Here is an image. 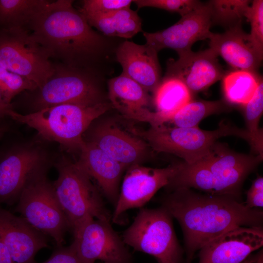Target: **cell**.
<instances>
[{"label":"cell","mask_w":263,"mask_h":263,"mask_svg":"<svg viewBox=\"0 0 263 263\" xmlns=\"http://www.w3.org/2000/svg\"><path fill=\"white\" fill-rule=\"evenodd\" d=\"M161 203L181 226L188 263L197 251L233 228L262 227L263 211L228 196L179 188L165 195Z\"/></svg>","instance_id":"cell-1"},{"label":"cell","mask_w":263,"mask_h":263,"mask_svg":"<svg viewBox=\"0 0 263 263\" xmlns=\"http://www.w3.org/2000/svg\"><path fill=\"white\" fill-rule=\"evenodd\" d=\"M71 0L48 2L27 28L51 57L74 67L89 69L103 50V38L93 30Z\"/></svg>","instance_id":"cell-2"},{"label":"cell","mask_w":263,"mask_h":263,"mask_svg":"<svg viewBox=\"0 0 263 263\" xmlns=\"http://www.w3.org/2000/svg\"><path fill=\"white\" fill-rule=\"evenodd\" d=\"M263 158L260 155L237 152L217 141L210 152L199 161L191 164L178 163L177 171L168 189L191 188L241 201L244 182Z\"/></svg>","instance_id":"cell-3"},{"label":"cell","mask_w":263,"mask_h":263,"mask_svg":"<svg viewBox=\"0 0 263 263\" xmlns=\"http://www.w3.org/2000/svg\"><path fill=\"white\" fill-rule=\"evenodd\" d=\"M112 106L106 102L92 106L65 104L25 114L12 110L8 116L35 129L45 140L56 142L68 150H80L85 142V131Z\"/></svg>","instance_id":"cell-4"},{"label":"cell","mask_w":263,"mask_h":263,"mask_svg":"<svg viewBox=\"0 0 263 263\" xmlns=\"http://www.w3.org/2000/svg\"><path fill=\"white\" fill-rule=\"evenodd\" d=\"M215 130L197 128L167 127L164 124L151 126L147 130L132 129L131 132L143 139L154 150L173 154L188 164L195 163L207 155L218 139L235 136L249 143L245 129L221 121Z\"/></svg>","instance_id":"cell-5"},{"label":"cell","mask_w":263,"mask_h":263,"mask_svg":"<svg viewBox=\"0 0 263 263\" xmlns=\"http://www.w3.org/2000/svg\"><path fill=\"white\" fill-rule=\"evenodd\" d=\"M55 167L58 177L53 186L73 233L91 219L110 220L99 191L75 163L62 156Z\"/></svg>","instance_id":"cell-6"},{"label":"cell","mask_w":263,"mask_h":263,"mask_svg":"<svg viewBox=\"0 0 263 263\" xmlns=\"http://www.w3.org/2000/svg\"><path fill=\"white\" fill-rule=\"evenodd\" d=\"M46 171L38 172L24 187L18 198L16 211L36 230L52 238L60 247L70 227Z\"/></svg>","instance_id":"cell-7"},{"label":"cell","mask_w":263,"mask_h":263,"mask_svg":"<svg viewBox=\"0 0 263 263\" xmlns=\"http://www.w3.org/2000/svg\"><path fill=\"white\" fill-rule=\"evenodd\" d=\"M172 217L161 207L141 209L124 232L125 244L153 256L157 262L179 263L182 249L177 240Z\"/></svg>","instance_id":"cell-8"},{"label":"cell","mask_w":263,"mask_h":263,"mask_svg":"<svg viewBox=\"0 0 263 263\" xmlns=\"http://www.w3.org/2000/svg\"><path fill=\"white\" fill-rule=\"evenodd\" d=\"M51 58L27 27L0 29V64L31 81L37 89L54 72Z\"/></svg>","instance_id":"cell-9"},{"label":"cell","mask_w":263,"mask_h":263,"mask_svg":"<svg viewBox=\"0 0 263 263\" xmlns=\"http://www.w3.org/2000/svg\"><path fill=\"white\" fill-rule=\"evenodd\" d=\"M36 90L34 112L60 104L92 106L105 102L90 69L61 63L54 64L52 75Z\"/></svg>","instance_id":"cell-10"},{"label":"cell","mask_w":263,"mask_h":263,"mask_svg":"<svg viewBox=\"0 0 263 263\" xmlns=\"http://www.w3.org/2000/svg\"><path fill=\"white\" fill-rule=\"evenodd\" d=\"M72 243L79 263H132L126 244L110 221L91 219L73 233Z\"/></svg>","instance_id":"cell-11"},{"label":"cell","mask_w":263,"mask_h":263,"mask_svg":"<svg viewBox=\"0 0 263 263\" xmlns=\"http://www.w3.org/2000/svg\"><path fill=\"white\" fill-rule=\"evenodd\" d=\"M45 151L34 145L14 147L0 158V204L17 200L28 182L47 169Z\"/></svg>","instance_id":"cell-12"},{"label":"cell","mask_w":263,"mask_h":263,"mask_svg":"<svg viewBox=\"0 0 263 263\" xmlns=\"http://www.w3.org/2000/svg\"><path fill=\"white\" fill-rule=\"evenodd\" d=\"M178 163L164 168H152L134 164L124 176L112 216L113 222L120 221L128 210L140 207L163 187H166L176 173Z\"/></svg>","instance_id":"cell-13"},{"label":"cell","mask_w":263,"mask_h":263,"mask_svg":"<svg viewBox=\"0 0 263 263\" xmlns=\"http://www.w3.org/2000/svg\"><path fill=\"white\" fill-rule=\"evenodd\" d=\"M212 22L209 2L202 3L169 27L155 33L144 32L143 35L146 44L157 52L169 48L178 54L191 50L195 42L208 39L212 33L210 28Z\"/></svg>","instance_id":"cell-14"},{"label":"cell","mask_w":263,"mask_h":263,"mask_svg":"<svg viewBox=\"0 0 263 263\" xmlns=\"http://www.w3.org/2000/svg\"><path fill=\"white\" fill-rule=\"evenodd\" d=\"M178 56L176 60H169L165 76L180 80L192 94L206 90L225 74L218 56L209 48L197 52L190 50Z\"/></svg>","instance_id":"cell-15"},{"label":"cell","mask_w":263,"mask_h":263,"mask_svg":"<svg viewBox=\"0 0 263 263\" xmlns=\"http://www.w3.org/2000/svg\"><path fill=\"white\" fill-rule=\"evenodd\" d=\"M263 244L262 227L233 228L203 246L198 263H240Z\"/></svg>","instance_id":"cell-16"},{"label":"cell","mask_w":263,"mask_h":263,"mask_svg":"<svg viewBox=\"0 0 263 263\" xmlns=\"http://www.w3.org/2000/svg\"><path fill=\"white\" fill-rule=\"evenodd\" d=\"M208 39L209 48L235 70L256 73L260 67L263 51L258 48L249 34L242 29L241 21L229 26L223 33L212 32Z\"/></svg>","instance_id":"cell-17"},{"label":"cell","mask_w":263,"mask_h":263,"mask_svg":"<svg viewBox=\"0 0 263 263\" xmlns=\"http://www.w3.org/2000/svg\"><path fill=\"white\" fill-rule=\"evenodd\" d=\"M0 240L7 248L14 263H36L40 249L48 247L45 235L23 218L0 207Z\"/></svg>","instance_id":"cell-18"},{"label":"cell","mask_w":263,"mask_h":263,"mask_svg":"<svg viewBox=\"0 0 263 263\" xmlns=\"http://www.w3.org/2000/svg\"><path fill=\"white\" fill-rule=\"evenodd\" d=\"M157 53L146 43L139 45L125 41L116 49V57L123 73L147 92H154L161 80Z\"/></svg>","instance_id":"cell-19"},{"label":"cell","mask_w":263,"mask_h":263,"mask_svg":"<svg viewBox=\"0 0 263 263\" xmlns=\"http://www.w3.org/2000/svg\"><path fill=\"white\" fill-rule=\"evenodd\" d=\"M80 152L76 165L96 182L105 196L115 205L119 193V183L125 167L90 141L85 142Z\"/></svg>","instance_id":"cell-20"},{"label":"cell","mask_w":263,"mask_h":263,"mask_svg":"<svg viewBox=\"0 0 263 263\" xmlns=\"http://www.w3.org/2000/svg\"><path fill=\"white\" fill-rule=\"evenodd\" d=\"M90 142L125 167L138 164L149 146L137 135L130 134L109 123L97 126Z\"/></svg>","instance_id":"cell-21"},{"label":"cell","mask_w":263,"mask_h":263,"mask_svg":"<svg viewBox=\"0 0 263 263\" xmlns=\"http://www.w3.org/2000/svg\"><path fill=\"white\" fill-rule=\"evenodd\" d=\"M108 90L112 107L124 116L151 123L153 112L148 108L150 97L140 85L122 73L109 81Z\"/></svg>","instance_id":"cell-22"},{"label":"cell","mask_w":263,"mask_h":263,"mask_svg":"<svg viewBox=\"0 0 263 263\" xmlns=\"http://www.w3.org/2000/svg\"><path fill=\"white\" fill-rule=\"evenodd\" d=\"M192 94L179 79L165 76L154 92L153 112L151 126L164 124L166 119L192 100Z\"/></svg>","instance_id":"cell-23"},{"label":"cell","mask_w":263,"mask_h":263,"mask_svg":"<svg viewBox=\"0 0 263 263\" xmlns=\"http://www.w3.org/2000/svg\"><path fill=\"white\" fill-rule=\"evenodd\" d=\"M88 23L108 37L129 38L142 31L141 19L130 7L100 15H84Z\"/></svg>","instance_id":"cell-24"},{"label":"cell","mask_w":263,"mask_h":263,"mask_svg":"<svg viewBox=\"0 0 263 263\" xmlns=\"http://www.w3.org/2000/svg\"><path fill=\"white\" fill-rule=\"evenodd\" d=\"M232 110L231 104L223 99L214 101L192 100L168 117L165 123L170 122L174 127L179 128H197L199 127L200 122L207 117L228 112Z\"/></svg>","instance_id":"cell-25"},{"label":"cell","mask_w":263,"mask_h":263,"mask_svg":"<svg viewBox=\"0 0 263 263\" xmlns=\"http://www.w3.org/2000/svg\"><path fill=\"white\" fill-rule=\"evenodd\" d=\"M261 78L247 71L235 70L225 73L222 79L225 100L230 104L244 106L254 96Z\"/></svg>","instance_id":"cell-26"},{"label":"cell","mask_w":263,"mask_h":263,"mask_svg":"<svg viewBox=\"0 0 263 263\" xmlns=\"http://www.w3.org/2000/svg\"><path fill=\"white\" fill-rule=\"evenodd\" d=\"M46 0H0V29L27 27Z\"/></svg>","instance_id":"cell-27"},{"label":"cell","mask_w":263,"mask_h":263,"mask_svg":"<svg viewBox=\"0 0 263 263\" xmlns=\"http://www.w3.org/2000/svg\"><path fill=\"white\" fill-rule=\"evenodd\" d=\"M244 115L249 144L256 155L263 156V131L259 124L263 112V82L260 79L252 99L244 106Z\"/></svg>","instance_id":"cell-28"},{"label":"cell","mask_w":263,"mask_h":263,"mask_svg":"<svg viewBox=\"0 0 263 263\" xmlns=\"http://www.w3.org/2000/svg\"><path fill=\"white\" fill-rule=\"evenodd\" d=\"M212 20L233 25L240 21L250 5L246 0H214L209 1Z\"/></svg>","instance_id":"cell-29"},{"label":"cell","mask_w":263,"mask_h":263,"mask_svg":"<svg viewBox=\"0 0 263 263\" xmlns=\"http://www.w3.org/2000/svg\"><path fill=\"white\" fill-rule=\"evenodd\" d=\"M37 86L25 77L13 73L0 64V93L8 103L19 94L24 91H35Z\"/></svg>","instance_id":"cell-30"},{"label":"cell","mask_w":263,"mask_h":263,"mask_svg":"<svg viewBox=\"0 0 263 263\" xmlns=\"http://www.w3.org/2000/svg\"><path fill=\"white\" fill-rule=\"evenodd\" d=\"M137 8L150 7L160 8L172 12H176L181 17L188 14L202 4L194 0H133Z\"/></svg>","instance_id":"cell-31"},{"label":"cell","mask_w":263,"mask_h":263,"mask_svg":"<svg viewBox=\"0 0 263 263\" xmlns=\"http://www.w3.org/2000/svg\"><path fill=\"white\" fill-rule=\"evenodd\" d=\"M244 17L251 25V38L258 48L263 51V0H253L247 8Z\"/></svg>","instance_id":"cell-32"},{"label":"cell","mask_w":263,"mask_h":263,"mask_svg":"<svg viewBox=\"0 0 263 263\" xmlns=\"http://www.w3.org/2000/svg\"><path fill=\"white\" fill-rule=\"evenodd\" d=\"M131 0H85L80 12L83 15H100L130 7Z\"/></svg>","instance_id":"cell-33"},{"label":"cell","mask_w":263,"mask_h":263,"mask_svg":"<svg viewBox=\"0 0 263 263\" xmlns=\"http://www.w3.org/2000/svg\"><path fill=\"white\" fill-rule=\"evenodd\" d=\"M246 206L250 208L263 207V178L257 177L246 192Z\"/></svg>","instance_id":"cell-34"},{"label":"cell","mask_w":263,"mask_h":263,"mask_svg":"<svg viewBox=\"0 0 263 263\" xmlns=\"http://www.w3.org/2000/svg\"><path fill=\"white\" fill-rule=\"evenodd\" d=\"M41 263H79V262L72 244L68 247H58L47 260Z\"/></svg>","instance_id":"cell-35"},{"label":"cell","mask_w":263,"mask_h":263,"mask_svg":"<svg viewBox=\"0 0 263 263\" xmlns=\"http://www.w3.org/2000/svg\"><path fill=\"white\" fill-rule=\"evenodd\" d=\"M0 263H14L7 248L0 240Z\"/></svg>","instance_id":"cell-36"},{"label":"cell","mask_w":263,"mask_h":263,"mask_svg":"<svg viewBox=\"0 0 263 263\" xmlns=\"http://www.w3.org/2000/svg\"><path fill=\"white\" fill-rule=\"evenodd\" d=\"M12 110V104L6 103L0 93V119L6 116H8L9 112Z\"/></svg>","instance_id":"cell-37"},{"label":"cell","mask_w":263,"mask_h":263,"mask_svg":"<svg viewBox=\"0 0 263 263\" xmlns=\"http://www.w3.org/2000/svg\"><path fill=\"white\" fill-rule=\"evenodd\" d=\"M240 263H263V250L260 251L255 254L248 256Z\"/></svg>","instance_id":"cell-38"},{"label":"cell","mask_w":263,"mask_h":263,"mask_svg":"<svg viewBox=\"0 0 263 263\" xmlns=\"http://www.w3.org/2000/svg\"><path fill=\"white\" fill-rule=\"evenodd\" d=\"M5 132V128L2 126L0 127V140Z\"/></svg>","instance_id":"cell-39"},{"label":"cell","mask_w":263,"mask_h":263,"mask_svg":"<svg viewBox=\"0 0 263 263\" xmlns=\"http://www.w3.org/2000/svg\"><path fill=\"white\" fill-rule=\"evenodd\" d=\"M158 263H175L171 262H158Z\"/></svg>","instance_id":"cell-40"},{"label":"cell","mask_w":263,"mask_h":263,"mask_svg":"<svg viewBox=\"0 0 263 263\" xmlns=\"http://www.w3.org/2000/svg\"></svg>","instance_id":"cell-41"},{"label":"cell","mask_w":263,"mask_h":263,"mask_svg":"<svg viewBox=\"0 0 263 263\" xmlns=\"http://www.w3.org/2000/svg\"></svg>","instance_id":"cell-42"}]
</instances>
